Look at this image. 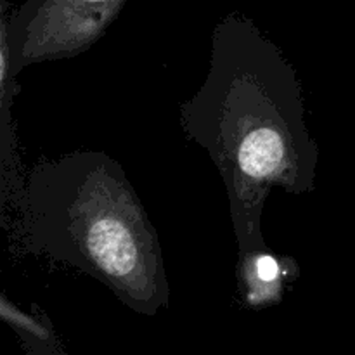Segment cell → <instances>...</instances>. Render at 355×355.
Returning a JSON list of instances; mask_svg holds the SVG:
<instances>
[{
	"label": "cell",
	"instance_id": "obj_1",
	"mask_svg": "<svg viewBox=\"0 0 355 355\" xmlns=\"http://www.w3.org/2000/svg\"><path fill=\"white\" fill-rule=\"evenodd\" d=\"M184 135L208 153L229 198L238 253L266 248L270 191H315L319 146L307 127L297 69L250 17L231 12L211 33L203 85L179 107Z\"/></svg>",
	"mask_w": 355,
	"mask_h": 355
},
{
	"label": "cell",
	"instance_id": "obj_2",
	"mask_svg": "<svg viewBox=\"0 0 355 355\" xmlns=\"http://www.w3.org/2000/svg\"><path fill=\"white\" fill-rule=\"evenodd\" d=\"M31 253L103 283L135 314L168 307L170 284L155 225L116 159L73 151L40 159L16 200Z\"/></svg>",
	"mask_w": 355,
	"mask_h": 355
},
{
	"label": "cell",
	"instance_id": "obj_3",
	"mask_svg": "<svg viewBox=\"0 0 355 355\" xmlns=\"http://www.w3.org/2000/svg\"><path fill=\"white\" fill-rule=\"evenodd\" d=\"M128 0H24L7 21L12 73L76 58L104 37Z\"/></svg>",
	"mask_w": 355,
	"mask_h": 355
},
{
	"label": "cell",
	"instance_id": "obj_4",
	"mask_svg": "<svg viewBox=\"0 0 355 355\" xmlns=\"http://www.w3.org/2000/svg\"><path fill=\"white\" fill-rule=\"evenodd\" d=\"M300 276V267L291 257L276 255L269 246L238 253L236 279L243 300L250 309L272 307Z\"/></svg>",
	"mask_w": 355,
	"mask_h": 355
},
{
	"label": "cell",
	"instance_id": "obj_5",
	"mask_svg": "<svg viewBox=\"0 0 355 355\" xmlns=\"http://www.w3.org/2000/svg\"><path fill=\"white\" fill-rule=\"evenodd\" d=\"M0 315L17 333L28 354H62L58 335H55L54 328H52L44 312L26 314L14 304H10L6 295H2V298H0Z\"/></svg>",
	"mask_w": 355,
	"mask_h": 355
}]
</instances>
